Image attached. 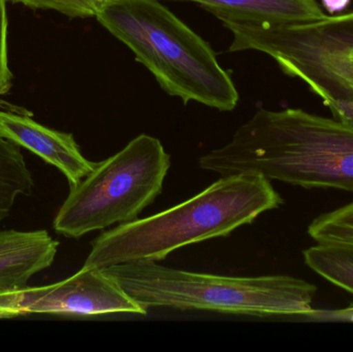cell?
I'll list each match as a JSON object with an SVG mask.
<instances>
[{"label": "cell", "instance_id": "6da1fadb", "mask_svg": "<svg viewBox=\"0 0 353 352\" xmlns=\"http://www.w3.org/2000/svg\"><path fill=\"white\" fill-rule=\"evenodd\" d=\"M199 165L221 177L250 174L307 189L353 192V126L301 109H259Z\"/></svg>", "mask_w": 353, "mask_h": 352}, {"label": "cell", "instance_id": "7a4b0ae2", "mask_svg": "<svg viewBox=\"0 0 353 352\" xmlns=\"http://www.w3.org/2000/svg\"><path fill=\"white\" fill-rule=\"evenodd\" d=\"M282 204L283 198L263 176H222L168 210L103 231L91 243L83 267L103 270L132 262H161L180 248L228 237Z\"/></svg>", "mask_w": 353, "mask_h": 352}, {"label": "cell", "instance_id": "3957f363", "mask_svg": "<svg viewBox=\"0 0 353 352\" xmlns=\"http://www.w3.org/2000/svg\"><path fill=\"white\" fill-rule=\"evenodd\" d=\"M95 18L172 96L236 109L238 90L213 49L159 0H101Z\"/></svg>", "mask_w": 353, "mask_h": 352}, {"label": "cell", "instance_id": "277c9868", "mask_svg": "<svg viewBox=\"0 0 353 352\" xmlns=\"http://www.w3.org/2000/svg\"><path fill=\"white\" fill-rule=\"evenodd\" d=\"M125 293L150 308L201 310L255 318H308L317 289L288 276L230 277L139 262L103 269Z\"/></svg>", "mask_w": 353, "mask_h": 352}, {"label": "cell", "instance_id": "5b68a950", "mask_svg": "<svg viewBox=\"0 0 353 352\" xmlns=\"http://www.w3.org/2000/svg\"><path fill=\"white\" fill-rule=\"evenodd\" d=\"M219 20L234 35L230 52L267 54L304 81L336 120L353 126V12L301 24Z\"/></svg>", "mask_w": 353, "mask_h": 352}, {"label": "cell", "instance_id": "8992f818", "mask_svg": "<svg viewBox=\"0 0 353 352\" xmlns=\"http://www.w3.org/2000/svg\"><path fill=\"white\" fill-rule=\"evenodd\" d=\"M171 156L159 138L142 134L109 158L95 163L70 187L54 219L56 233L80 239L138 219L163 191Z\"/></svg>", "mask_w": 353, "mask_h": 352}, {"label": "cell", "instance_id": "52a82bcc", "mask_svg": "<svg viewBox=\"0 0 353 352\" xmlns=\"http://www.w3.org/2000/svg\"><path fill=\"white\" fill-rule=\"evenodd\" d=\"M20 307L22 315L93 318L115 313L147 314V310L134 302L105 271L85 267L59 282L25 287L21 293Z\"/></svg>", "mask_w": 353, "mask_h": 352}, {"label": "cell", "instance_id": "ba28073f", "mask_svg": "<svg viewBox=\"0 0 353 352\" xmlns=\"http://www.w3.org/2000/svg\"><path fill=\"white\" fill-rule=\"evenodd\" d=\"M0 136L59 169L70 187L88 176L97 163L83 155L72 134L46 127L25 114L0 110Z\"/></svg>", "mask_w": 353, "mask_h": 352}, {"label": "cell", "instance_id": "9c48e42d", "mask_svg": "<svg viewBox=\"0 0 353 352\" xmlns=\"http://www.w3.org/2000/svg\"><path fill=\"white\" fill-rule=\"evenodd\" d=\"M59 242L47 231H0V293L21 291L52 266Z\"/></svg>", "mask_w": 353, "mask_h": 352}, {"label": "cell", "instance_id": "30bf717a", "mask_svg": "<svg viewBox=\"0 0 353 352\" xmlns=\"http://www.w3.org/2000/svg\"><path fill=\"white\" fill-rule=\"evenodd\" d=\"M203 6L221 17L269 24H301L325 18L316 0H181Z\"/></svg>", "mask_w": 353, "mask_h": 352}, {"label": "cell", "instance_id": "8fae6325", "mask_svg": "<svg viewBox=\"0 0 353 352\" xmlns=\"http://www.w3.org/2000/svg\"><path fill=\"white\" fill-rule=\"evenodd\" d=\"M34 187L21 147L0 136V223L10 215L17 198L30 196Z\"/></svg>", "mask_w": 353, "mask_h": 352}, {"label": "cell", "instance_id": "7c38bea8", "mask_svg": "<svg viewBox=\"0 0 353 352\" xmlns=\"http://www.w3.org/2000/svg\"><path fill=\"white\" fill-rule=\"evenodd\" d=\"M305 264L325 280L353 295V247L321 244L303 252Z\"/></svg>", "mask_w": 353, "mask_h": 352}, {"label": "cell", "instance_id": "4fadbf2b", "mask_svg": "<svg viewBox=\"0 0 353 352\" xmlns=\"http://www.w3.org/2000/svg\"><path fill=\"white\" fill-rule=\"evenodd\" d=\"M307 233L316 243L353 247V200L345 206L319 215L308 225Z\"/></svg>", "mask_w": 353, "mask_h": 352}, {"label": "cell", "instance_id": "5bb4252c", "mask_svg": "<svg viewBox=\"0 0 353 352\" xmlns=\"http://www.w3.org/2000/svg\"><path fill=\"white\" fill-rule=\"evenodd\" d=\"M8 12L6 0H0V96L12 87V74L8 66Z\"/></svg>", "mask_w": 353, "mask_h": 352}, {"label": "cell", "instance_id": "9a60e30c", "mask_svg": "<svg viewBox=\"0 0 353 352\" xmlns=\"http://www.w3.org/2000/svg\"><path fill=\"white\" fill-rule=\"evenodd\" d=\"M21 293L22 289L0 293V320L22 315L20 307Z\"/></svg>", "mask_w": 353, "mask_h": 352}, {"label": "cell", "instance_id": "2e32d148", "mask_svg": "<svg viewBox=\"0 0 353 352\" xmlns=\"http://www.w3.org/2000/svg\"><path fill=\"white\" fill-rule=\"evenodd\" d=\"M325 10L331 14L341 12L350 6V0H321Z\"/></svg>", "mask_w": 353, "mask_h": 352}, {"label": "cell", "instance_id": "e0dca14e", "mask_svg": "<svg viewBox=\"0 0 353 352\" xmlns=\"http://www.w3.org/2000/svg\"><path fill=\"white\" fill-rule=\"evenodd\" d=\"M101 0H99V2H101Z\"/></svg>", "mask_w": 353, "mask_h": 352}]
</instances>
